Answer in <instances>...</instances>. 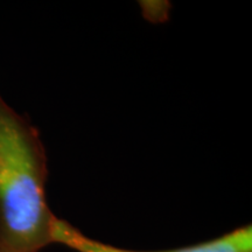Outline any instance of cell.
Masks as SVG:
<instances>
[{
  "label": "cell",
  "instance_id": "1",
  "mask_svg": "<svg viewBox=\"0 0 252 252\" xmlns=\"http://www.w3.org/2000/svg\"><path fill=\"white\" fill-rule=\"evenodd\" d=\"M47 156L39 132L0 96V250L39 252L53 243Z\"/></svg>",
  "mask_w": 252,
  "mask_h": 252
},
{
  "label": "cell",
  "instance_id": "2",
  "mask_svg": "<svg viewBox=\"0 0 252 252\" xmlns=\"http://www.w3.org/2000/svg\"><path fill=\"white\" fill-rule=\"evenodd\" d=\"M53 242L77 252H252V226L251 224L239 226L220 237L189 247L159 251H137L102 243L82 234L67 220L56 219Z\"/></svg>",
  "mask_w": 252,
  "mask_h": 252
},
{
  "label": "cell",
  "instance_id": "3",
  "mask_svg": "<svg viewBox=\"0 0 252 252\" xmlns=\"http://www.w3.org/2000/svg\"><path fill=\"white\" fill-rule=\"evenodd\" d=\"M0 252H5V251H1V250H0Z\"/></svg>",
  "mask_w": 252,
  "mask_h": 252
}]
</instances>
